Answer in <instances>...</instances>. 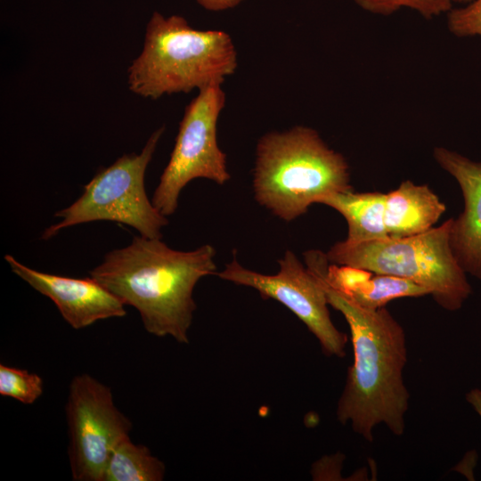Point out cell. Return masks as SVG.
<instances>
[{
	"label": "cell",
	"mask_w": 481,
	"mask_h": 481,
	"mask_svg": "<svg viewBox=\"0 0 481 481\" xmlns=\"http://www.w3.org/2000/svg\"><path fill=\"white\" fill-rule=\"evenodd\" d=\"M215 257L209 244L181 251L161 239L134 236L129 245L108 252L89 275L135 307L147 332L187 344L197 308L193 289L201 278L216 273Z\"/></svg>",
	"instance_id": "cell-1"
},
{
	"label": "cell",
	"mask_w": 481,
	"mask_h": 481,
	"mask_svg": "<svg viewBox=\"0 0 481 481\" xmlns=\"http://www.w3.org/2000/svg\"><path fill=\"white\" fill-rule=\"evenodd\" d=\"M310 272L320 281L329 305L343 314L350 330L354 361L338 399V421L350 423L370 443L379 424L395 436H402L410 399L403 378L407 363L403 327L385 307L370 310L359 306Z\"/></svg>",
	"instance_id": "cell-2"
},
{
	"label": "cell",
	"mask_w": 481,
	"mask_h": 481,
	"mask_svg": "<svg viewBox=\"0 0 481 481\" xmlns=\"http://www.w3.org/2000/svg\"><path fill=\"white\" fill-rule=\"evenodd\" d=\"M237 66V52L226 32L195 29L183 16L154 12L143 50L127 69V84L132 93L158 99L221 86Z\"/></svg>",
	"instance_id": "cell-3"
},
{
	"label": "cell",
	"mask_w": 481,
	"mask_h": 481,
	"mask_svg": "<svg viewBox=\"0 0 481 481\" xmlns=\"http://www.w3.org/2000/svg\"><path fill=\"white\" fill-rule=\"evenodd\" d=\"M257 201L290 222L323 197L353 189L345 157L305 126L270 132L257 145L253 170Z\"/></svg>",
	"instance_id": "cell-4"
},
{
	"label": "cell",
	"mask_w": 481,
	"mask_h": 481,
	"mask_svg": "<svg viewBox=\"0 0 481 481\" xmlns=\"http://www.w3.org/2000/svg\"><path fill=\"white\" fill-rule=\"evenodd\" d=\"M452 218L413 236L360 243L345 240L326 253L329 261L411 280L423 287L444 309L457 311L472 293L466 272L451 245Z\"/></svg>",
	"instance_id": "cell-5"
},
{
	"label": "cell",
	"mask_w": 481,
	"mask_h": 481,
	"mask_svg": "<svg viewBox=\"0 0 481 481\" xmlns=\"http://www.w3.org/2000/svg\"><path fill=\"white\" fill-rule=\"evenodd\" d=\"M164 130V126L156 129L140 153L123 154L100 169L75 202L54 214L61 221L46 228L41 239L47 240L65 228L95 221L123 224L141 236L161 239L168 220L148 198L144 177Z\"/></svg>",
	"instance_id": "cell-6"
},
{
	"label": "cell",
	"mask_w": 481,
	"mask_h": 481,
	"mask_svg": "<svg viewBox=\"0 0 481 481\" xmlns=\"http://www.w3.org/2000/svg\"><path fill=\"white\" fill-rule=\"evenodd\" d=\"M224 104L225 94L217 85L200 90L186 106L170 159L151 198L165 216L176 211L181 192L193 179L224 184L231 178L226 154L217 143V121Z\"/></svg>",
	"instance_id": "cell-7"
},
{
	"label": "cell",
	"mask_w": 481,
	"mask_h": 481,
	"mask_svg": "<svg viewBox=\"0 0 481 481\" xmlns=\"http://www.w3.org/2000/svg\"><path fill=\"white\" fill-rule=\"evenodd\" d=\"M65 415L72 479L103 481L109 457L132 422L116 406L111 388L87 373L72 378Z\"/></svg>",
	"instance_id": "cell-8"
},
{
	"label": "cell",
	"mask_w": 481,
	"mask_h": 481,
	"mask_svg": "<svg viewBox=\"0 0 481 481\" xmlns=\"http://www.w3.org/2000/svg\"><path fill=\"white\" fill-rule=\"evenodd\" d=\"M275 274H264L243 267L234 258L217 276L256 289L264 299H274L289 309L319 341L328 356L344 357L346 335L333 324L325 291L318 278L298 257L287 250Z\"/></svg>",
	"instance_id": "cell-9"
},
{
	"label": "cell",
	"mask_w": 481,
	"mask_h": 481,
	"mask_svg": "<svg viewBox=\"0 0 481 481\" xmlns=\"http://www.w3.org/2000/svg\"><path fill=\"white\" fill-rule=\"evenodd\" d=\"M12 273L40 294L50 298L73 329L126 314L125 305L93 278H71L32 269L10 254L4 256Z\"/></svg>",
	"instance_id": "cell-10"
},
{
	"label": "cell",
	"mask_w": 481,
	"mask_h": 481,
	"mask_svg": "<svg viewBox=\"0 0 481 481\" xmlns=\"http://www.w3.org/2000/svg\"><path fill=\"white\" fill-rule=\"evenodd\" d=\"M433 157L457 181L464 200L463 211L452 223L453 254L466 273L481 280V161L443 146L433 149Z\"/></svg>",
	"instance_id": "cell-11"
},
{
	"label": "cell",
	"mask_w": 481,
	"mask_h": 481,
	"mask_svg": "<svg viewBox=\"0 0 481 481\" xmlns=\"http://www.w3.org/2000/svg\"><path fill=\"white\" fill-rule=\"evenodd\" d=\"M323 279L346 298L370 310L385 307L397 298L429 295L425 287L411 280L330 262Z\"/></svg>",
	"instance_id": "cell-12"
},
{
	"label": "cell",
	"mask_w": 481,
	"mask_h": 481,
	"mask_svg": "<svg viewBox=\"0 0 481 481\" xmlns=\"http://www.w3.org/2000/svg\"><path fill=\"white\" fill-rule=\"evenodd\" d=\"M445 209V204L428 185L404 181L385 196L387 237L400 239L423 233L434 227Z\"/></svg>",
	"instance_id": "cell-13"
},
{
	"label": "cell",
	"mask_w": 481,
	"mask_h": 481,
	"mask_svg": "<svg viewBox=\"0 0 481 481\" xmlns=\"http://www.w3.org/2000/svg\"><path fill=\"white\" fill-rule=\"evenodd\" d=\"M385 196L380 192H357L353 189L334 192L320 200L341 214L347 223L348 243L387 239Z\"/></svg>",
	"instance_id": "cell-14"
},
{
	"label": "cell",
	"mask_w": 481,
	"mask_h": 481,
	"mask_svg": "<svg viewBox=\"0 0 481 481\" xmlns=\"http://www.w3.org/2000/svg\"><path fill=\"white\" fill-rule=\"evenodd\" d=\"M165 464L143 444L123 438L112 450L107 461L103 481H161Z\"/></svg>",
	"instance_id": "cell-15"
},
{
	"label": "cell",
	"mask_w": 481,
	"mask_h": 481,
	"mask_svg": "<svg viewBox=\"0 0 481 481\" xmlns=\"http://www.w3.org/2000/svg\"><path fill=\"white\" fill-rule=\"evenodd\" d=\"M44 392L43 379L35 372L0 364V395L33 404Z\"/></svg>",
	"instance_id": "cell-16"
},
{
	"label": "cell",
	"mask_w": 481,
	"mask_h": 481,
	"mask_svg": "<svg viewBox=\"0 0 481 481\" xmlns=\"http://www.w3.org/2000/svg\"><path fill=\"white\" fill-rule=\"evenodd\" d=\"M358 7L372 14L388 16L403 8L418 12L429 20L446 14L453 7V0H352Z\"/></svg>",
	"instance_id": "cell-17"
},
{
	"label": "cell",
	"mask_w": 481,
	"mask_h": 481,
	"mask_svg": "<svg viewBox=\"0 0 481 481\" xmlns=\"http://www.w3.org/2000/svg\"><path fill=\"white\" fill-rule=\"evenodd\" d=\"M446 26L457 37H481V0L452 7L446 14Z\"/></svg>",
	"instance_id": "cell-18"
},
{
	"label": "cell",
	"mask_w": 481,
	"mask_h": 481,
	"mask_svg": "<svg viewBox=\"0 0 481 481\" xmlns=\"http://www.w3.org/2000/svg\"><path fill=\"white\" fill-rule=\"evenodd\" d=\"M208 11L220 12L236 7L244 0H195Z\"/></svg>",
	"instance_id": "cell-19"
},
{
	"label": "cell",
	"mask_w": 481,
	"mask_h": 481,
	"mask_svg": "<svg viewBox=\"0 0 481 481\" xmlns=\"http://www.w3.org/2000/svg\"><path fill=\"white\" fill-rule=\"evenodd\" d=\"M466 401L481 418V389L473 388L466 394Z\"/></svg>",
	"instance_id": "cell-20"
},
{
	"label": "cell",
	"mask_w": 481,
	"mask_h": 481,
	"mask_svg": "<svg viewBox=\"0 0 481 481\" xmlns=\"http://www.w3.org/2000/svg\"><path fill=\"white\" fill-rule=\"evenodd\" d=\"M469 1H471V0H453L454 4H467Z\"/></svg>",
	"instance_id": "cell-21"
}]
</instances>
